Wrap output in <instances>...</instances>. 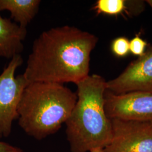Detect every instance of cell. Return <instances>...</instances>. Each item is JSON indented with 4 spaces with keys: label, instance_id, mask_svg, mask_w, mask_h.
<instances>
[{
    "label": "cell",
    "instance_id": "cell-1",
    "mask_svg": "<svg viewBox=\"0 0 152 152\" xmlns=\"http://www.w3.org/2000/svg\"><path fill=\"white\" fill-rule=\"evenodd\" d=\"M98 41L94 34L69 26L44 31L33 42L23 75L29 83L76 84L89 76L90 54Z\"/></svg>",
    "mask_w": 152,
    "mask_h": 152
},
{
    "label": "cell",
    "instance_id": "cell-2",
    "mask_svg": "<svg viewBox=\"0 0 152 152\" xmlns=\"http://www.w3.org/2000/svg\"><path fill=\"white\" fill-rule=\"evenodd\" d=\"M77 100L66 121L71 152L103 149L112 138V124L104 108L107 81L92 75L76 83Z\"/></svg>",
    "mask_w": 152,
    "mask_h": 152
},
{
    "label": "cell",
    "instance_id": "cell-3",
    "mask_svg": "<svg viewBox=\"0 0 152 152\" xmlns=\"http://www.w3.org/2000/svg\"><path fill=\"white\" fill-rule=\"evenodd\" d=\"M77 100V93L63 84L29 83L18 105L19 125L29 136L42 140L65 124Z\"/></svg>",
    "mask_w": 152,
    "mask_h": 152
},
{
    "label": "cell",
    "instance_id": "cell-4",
    "mask_svg": "<svg viewBox=\"0 0 152 152\" xmlns=\"http://www.w3.org/2000/svg\"><path fill=\"white\" fill-rule=\"evenodd\" d=\"M23 63L20 54L15 55L0 75V138L10 135L12 123L19 117L18 108L23 93L29 84L23 75H15Z\"/></svg>",
    "mask_w": 152,
    "mask_h": 152
},
{
    "label": "cell",
    "instance_id": "cell-5",
    "mask_svg": "<svg viewBox=\"0 0 152 152\" xmlns=\"http://www.w3.org/2000/svg\"><path fill=\"white\" fill-rule=\"evenodd\" d=\"M110 121L112 138L103 152H152V121Z\"/></svg>",
    "mask_w": 152,
    "mask_h": 152
},
{
    "label": "cell",
    "instance_id": "cell-6",
    "mask_svg": "<svg viewBox=\"0 0 152 152\" xmlns=\"http://www.w3.org/2000/svg\"><path fill=\"white\" fill-rule=\"evenodd\" d=\"M104 108L109 120L152 121V94L132 91L116 94L106 90Z\"/></svg>",
    "mask_w": 152,
    "mask_h": 152
},
{
    "label": "cell",
    "instance_id": "cell-7",
    "mask_svg": "<svg viewBox=\"0 0 152 152\" xmlns=\"http://www.w3.org/2000/svg\"><path fill=\"white\" fill-rule=\"evenodd\" d=\"M107 90L116 94L132 91L152 94V46L131 62L120 76L107 82Z\"/></svg>",
    "mask_w": 152,
    "mask_h": 152
},
{
    "label": "cell",
    "instance_id": "cell-8",
    "mask_svg": "<svg viewBox=\"0 0 152 152\" xmlns=\"http://www.w3.org/2000/svg\"><path fill=\"white\" fill-rule=\"evenodd\" d=\"M26 36V28L0 15V57L11 59L20 54L24 48L23 42Z\"/></svg>",
    "mask_w": 152,
    "mask_h": 152
},
{
    "label": "cell",
    "instance_id": "cell-9",
    "mask_svg": "<svg viewBox=\"0 0 152 152\" xmlns=\"http://www.w3.org/2000/svg\"><path fill=\"white\" fill-rule=\"evenodd\" d=\"M40 3L39 0H0V11H9L11 18L26 28L38 12Z\"/></svg>",
    "mask_w": 152,
    "mask_h": 152
},
{
    "label": "cell",
    "instance_id": "cell-10",
    "mask_svg": "<svg viewBox=\"0 0 152 152\" xmlns=\"http://www.w3.org/2000/svg\"><path fill=\"white\" fill-rule=\"evenodd\" d=\"M142 1L98 0L93 7L97 14L117 16L126 14L128 15H138L144 9Z\"/></svg>",
    "mask_w": 152,
    "mask_h": 152
},
{
    "label": "cell",
    "instance_id": "cell-11",
    "mask_svg": "<svg viewBox=\"0 0 152 152\" xmlns=\"http://www.w3.org/2000/svg\"><path fill=\"white\" fill-rule=\"evenodd\" d=\"M111 50L117 57H125L130 52V41L125 37L115 38L111 44Z\"/></svg>",
    "mask_w": 152,
    "mask_h": 152
},
{
    "label": "cell",
    "instance_id": "cell-12",
    "mask_svg": "<svg viewBox=\"0 0 152 152\" xmlns=\"http://www.w3.org/2000/svg\"><path fill=\"white\" fill-rule=\"evenodd\" d=\"M147 46V42L139 35H136L130 41V52L134 55L140 57L144 54Z\"/></svg>",
    "mask_w": 152,
    "mask_h": 152
},
{
    "label": "cell",
    "instance_id": "cell-13",
    "mask_svg": "<svg viewBox=\"0 0 152 152\" xmlns=\"http://www.w3.org/2000/svg\"><path fill=\"white\" fill-rule=\"evenodd\" d=\"M0 152H24L21 149L5 142L0 141Z\"/></svg>",
    "mask_w": 152,
    "mask_h": 152
},
{
    "label": "cell",
    "instance_id": "cell-14",
    "mask_svg": "<svg viewBox=\"0 0 152 152\" xmlns=\"http://www.w3.org/2000/svg\"><path fill=\"white\" fill-rule=\"evenodd\" d=\"M90 152H103V149H95L92 150Z\"/></svg>",
    "mask_w": 152,
    "mask_h": 152
},
{
    "label": "cell",
    "instance_id": "cell-15",
    "mask_svg": "<svg viewBox=\"0 0 152 152\" xmlns=\"http://www.w3.org/2000/svg\"><path fill=\"white\" fill-rule=\"evenodd\" d=\"M146 2L152 9V0H148V1H146Z\"/></svg>",
    "mask_w": 152,
    "mask_h": 152
}]
</instances>
